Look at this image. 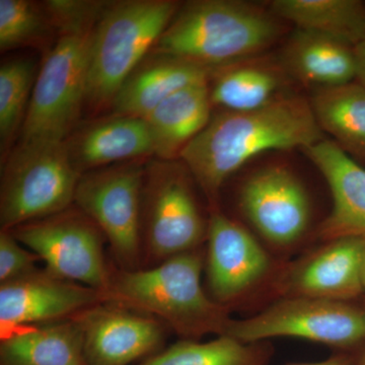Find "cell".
<instances>
[{"mask_svg":"<svg viewBox=\"0 0 365 365\" xmlns=\"http://www.w3.org/2000/svg\"><path fill=\"white\" fill-rule=\"evenodd\" d=\"M69 160L79 174L155 155V144L143 118L112 114L81 122L67 137Z\"/></svg>","mask_w":365,"mask_h":365,"instance_id":"cell-16","label":"cell"},{"mask_svg":"<svg viewBox=\"0 0 365 365\" xmlns=\"http://www.w3.org/2000/svg\"><path fill=\"white\" fill-rule=\"evenodd\" d=\"M106 302L100 290L37 270L0 284V338L31 327L64 321Z\"/></svg>","mask_w":365,"mask_h":365,"instance_id":"cell-11","label":"cell"},{"mask_svg":"<svg viewBox=\"0 0 365 365\" xmlns=\"http://www.w3.org/2000/svg\"><path fill=\"white\" fill-rule=\"evenodd\" d=\"M209 83L182 88L144 118L155 144V155L179 160L182 151L205 128L212 116Z\"/></svg>","mask_w":365,"mask_h":365,"instance_id":"cell-19","label":"cell"},{"mask_svg":"<svg viewBox=\"0 0 365 365\" xmlns=\"http://www.w3.org/2000/svg\"><path fill=\"white\" fill-rule=\"evenodd\" d=\"M269 9L297 29L355 48L365 42V4L359 0H274Z\"/></svg>","mask_w":365,"mask_h":365,"instance_id":"cell-22","label":"cell"},{"mask_svg":"<svg viewBox=\"0 0 365 365\" xmlns=\"http://www.w3.org/2000/svg\"><path fill=\"white\" fill-rule=\"evenodd\" d=\"M95 28L59 34L38 71L18 141L61 143L81 123Z\"/></svg>","mask_w":365,"mask_h":365,"instance_id":"cell-6","label":"cell"},{"mask_svg":"<svg viewBox=\"0 0 365 365\" xmlns=\"http://www.w3.org/2000/svg\"><path fill=\"white\" fill-rule=\"evenodd\" d=\"M324 139L309 102L282 95L258 109L212 113L180 160L213 210L218 209L223 182L256 155L269 150H304Z\"/></svg>","mask_w":365,"mask_h":365,"instance_id":"cell-1","label":"cell"},{"mask_svg":"<svg viewBox=\"0 0 365 365\" xmlns=\"http://www.w3.org/2000/svg\"><path fill=\"white\" fill-rule=\"evenodd\" d=\"M146 160L83 173L74 204L93 220L111 246L122 270L143 261V192Z\"/></svg>","mask_w":365,"mask_h":365,"instance_id":"cell-8","label":"cell"},{"mask_svg":"<svg viewBox=\"0 0 365 365\" xmlns=\"http://www.w3.org/2000/svg\"><path fill=\"white\" fill-rule=\"evenodd\" d=\"M0 365H88L76 317L16 331L1 339Z\"/></svg>","mask_w":365,"mask_h":365,"instance_id":"cell-21","label":"cell"},{"mask_svg":"<svg viewBox=\"0 0 365 365\" xmlns=\"http://www.w3.org/2000/svg\"><path fill=\"white\" fill-rule=\"evenodd\" d=\"M289 365H357L354 364L352 359L347 355H335L322 361L312 362V364H294Z\"/></svg>","mask_w":365,"mask_h":365,"instance_id":"cell-31","label":"cell"},{"mask_svg":"<svg viewBox=\"0 0 365 365\" xmlns=\"http://www.w3.org/2000/svg\"><path fill=\"white\" fill-rule=\"evenodd\" d=\"M357 365H365V351L364 355H362L361 359L359 360V364Z\"/></svg>","mask_w":365,"mask_h":365,"instance_id":"cell-33","label":"cell"},{"mask_svg":"<svg viewBox=\"0 0 365 365\" xmlns=\"http://www.w3.org/2000/svg\"><path fill=\"white\" fill-rule=\"evenodd\" d=\"M58 39L43 2L31 0H0V50L35 48L51 51Z\"/></svg>","mask_w":365,"mask_h":365,"instance_id":"cell-26","label":"cell"},{"mask_svg":"<svg viewBox=\"0 0 365 365\" xmlns=\"http://www.w3.org/2000/svg\"><path fill=\"white\" fill-rule=\"evenodd\" d=\"M365 237H342L307 257L283 281L287 297L348 302L364 292L362 256Z\"/></svg>","mask_w":365,"mask_h":365,"instance_id":"cell-15","label":"cell"},{"mask_svg":"<svg viewBox=\"0 0 365 365\" xmlns=\"http://www.w3.org/2000/svg\"><path fill=\"white\" fill-rule=\"evenodd\" d=\"M328 182L333 208L318 230L319 239L365 237V169L335 141L324 140L304 150Z\"/></svg>","mask_w":365,"mask_h":365,"instance_id":"cell-17","label":"cell"},{"mask_svg":"<svg viewBox=\"0 0 365 365\" xmlns=\"http://www.w3.org/2000/svg\"><path fill=\"white\" fill-rule=\"evenodd\" d=\"M11 232L55 275L103 294L109 287L113 271L106 262L105 235L76 206Z\"/></svg>","mask_w":365,"mask_h":365,"instance_id":"cell-10","label":"cell"},{"mask_svg":"<svg viewBox=\"0 0 365 365\" xmlns=\"http://www.w3.org/2000/svg\"><path fill=\"white\" fill-rule=\"evenodd\" d=\"M59 34L95 28L108 1L48 0L42 1Z\"/></svg>","mask_w":365,"mask_h":365,"instance_id":"cell-28","label":"cell"},{"mask_svg":"<svg viewBox=\"0 0 365 365\" xmlns=\"http://www.w3.org/2000/svg\"><path fill=\"white\" fill-rule=\"evenodd\" d=\"M4 162L1 230L71 207L81 174L69 160L64 141H18Z\"/></svg>","mask_w":365,"mask_h":365,"instance_id":"cell-5","label":"cell"},{"mask_svg":"<svg viewBox=\"0 0 365 365\" xmlns=\"http://www.w3.org/2000/svg\"><path fill=\"white\" fill-rule=\"evenodd\" d=\"M362 280H364V285L365 289V242L364 248V256H362Z\"/></svg>","mask_w":365,"mask_h":365,"instance_id":"cell-32","label":"cell"},{"mask_svg":"<svg viewBox=\"0 0 365 365\" xmlns=\"http://www.w3.org/2000/svg\"><path fill=\"white\" fill-rule=\"evenodd\" d=\"M251 59L211 71L212 86L209 88L213 108L248 111L264 107L282 96L281 68L269 62Z\"/></svg>","mask_w":365,"mask_h":365,"instance_id":"cell-23","label":"cell"},{"mask_svg":"<svg viewBox=\"0 0 365 365\" xmlns=\"http://www.w3.org/2000/svg\"><path fill=\"white\" fill-rule=\"evenodd\" d=\"M322 131L347 153L365 158V86L356 81L319 88L311 102Z\"/></svg>","mask_w":365,"mask_h":365,"instance_id":"cell-24","label":"cell"},{"mask_svg":"<svg viewBox=\"0 0 365 365\" xmlns=\"http://www.w3.org/2000/svg\"><path fill=\"white\" fill-rule=\"evenodd\" d=\"M239 200L255 230L277 246L294 244L309 227V196L299 178L284 165L257 170L242 184Z\"/></svg>","mask_w":365,"mask_h":365,"instance_id":"cell-12","label":"cell"},{"mask_svg":"<svg viewBox=\"0 0 365 365\" xmlns=\"http://www.w3.org/2000/svg\"><path fill=\"white\" fill-rule=\"evenodd\" d=\"M118 91L112 114L145 118L170 96L209 83L211 71L168 55L150 52Z\"/></svg>","mask_w":365,"mask_h":365,"instance_id":"cell-18","label":"cell"},{"mask_svg":"<svg viewBox=\"0 0 365 365\" xmlns=\"http://www.w3.org/2000/svg\"><path fill=\"white\" fill-rule=\"evenodd\" d=\"M256 346L232 336H217L208 342L182 340L139 365H264Z\"/></svg>","mask_w":365,"mask_h":365,"instance_id":"cell-27","label":"cell"},{"mask_svg":"<svg viewBox=\"0 0 365 365\" xmlns=\"http://www.w3.org/2000/svg\"><path fill=\"white\" fill-rule=\"evenodd\" d=\"M206 241L209 290L223 306L248 292L270 269V257L260 242L220 209L211 210Z\"/></svg>","mask_w":365,"mask_h":365,"instance_id":"cell-13","label":"cell"},{"mask_svg":"<svg viewBox=\"0 0 365 365\" xmlns=\"http://www.w3.org/2000/svg\"><path fill=\"white\" fill-rule=\"evenodd\" d=\"M192 175L177 160L146 163L143 192V242L146 258L160 262L195 251L207 237L192 187Z\"/></svg>","mask_w":365,"mask_h":365,"instance_id":"cell-7","label":"cell"},{"mask_svg":"<svg viewBox=\"0 0 365 365\" xmlns=\"http://www.w3.org/2000/svg\"><path fill=\"white\" fill-rule=\"evenodd\" d=\"M227 335L247 344L292 337L350 347L365 341V309L348 302L284 297L256 316L232 319Z\"/></svg>","mask_w":365,"mask_h":365,"instance_id":"cell-9","label":"cell"},{"mask_svg":"<svg viewBox=\"0 0 365 365\" xmlns=\"http://www.w3.org/2000/svg\"><path fill=\"white\" fill-rule=\"evenodd\" d=\"M270 9L240 0H195L181 4L153 53L212 71L251 59L282 34Z\"/></svg>","mask_w":365,"mask_h":365,"instance_id":"cell-2","label":"cell"},{"mask_svg":"<svg viewBox=\"0 0 365 365\" xmlns=\"http://www.w3.org/2000/svg\"><path fill=\"white\" fill-rule=\"evenodd\" d=\"M37 255L21 245L11 230L0 232V284L39 270Z\"/></svg>","mask_w":365,"mask_h":365,"instance_id":"cell-29","label":"cell"},{"mask_svg":"<svg viewBox=\"0 0 365 365\" xmlns=\"http://www.w3.org/2000/svg\"><path fill=\"white\" fill-rule=\"evenodd\" d=\"M181 4L174 0L108 1L91 37L86 109H111L118 91L153 51Z\"/></svg>","mask_w":365,"mask_h":365,"instance_id":"cell-4","label":"cell"},{"mask_svg":"<svg viewBox=\"0 0 365 365\" xmlns=\"http://www.w3.org/2000/svg\"><path fill=\"white\" fill-rule=\"evenodd\" d=\"M88 365H129L158 349L163 324L148 314L103 302L76 316Z\"/></svg>","mask_w":365,"mask_h":365,"instance_id":"cell-14","label":"cell"},{"mask_svg":"<svg viewBox=\"0 0 365 365\" xmlns=\"http://www.w3.org/2000/svg\"><path fill=\"white\" fill-rule=\"evenodd\" d=\"M38 72L30 58H14L0 67V150L2 162L20 137Z\"/></svg>","mask_w":365,"mask_h":365,"instance_id":"cell-25","label":"cell"},{"mask_svg":"<svg viewBox=\"0 0 365 365\" xmlns=\"http://www.w3.org/2000/svg\"><path fill=\"white\" fill-rule=\"evenodd\" d=\"M283 67L304 83L328 88L356 81L354 48L319 34L297 29L282 52Z\"/></svg>","mask_w":365,"mask_h":365,"instance_id":"cell-20","label":"cell"},{"mask_svg":"<svg viewBox=\"0 0 365 365\" xmlns=\"http://www.w3.org/2000/svg\"><path fill=\"white\" fill-rule=\"evenodd\" d=\"M357 63V83L365 86V42L354 48Z\"/></svg>","mask_w":365,"mask_h":365,"instance_id":"cell-30","label":"cell"},{"mask_svg":"<svg viewBox=\"0 0 365 365\" xmlns=\"http://www.w3.org/2000/svg\"><path fill=\"white\" fill-rule=\"evenodd\" d=\"M203 258L197 250L150 268L113 271L106 302L158 319L186 340L227 335V307L208 297L201 283Z\"/></svg>","mask_w":365,"mask_h":365,"instance_id":"cell-3","label":"cell"}]
</instances>
